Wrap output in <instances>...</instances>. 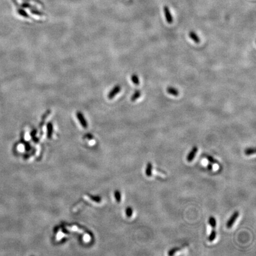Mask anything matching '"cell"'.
Here are the masks:
<instances>
[{
    "mask_svg": "<svg viewBox=\"0 0 256 256\" xmlns=\"http://www.w3.org/2000/svg\"><path fill=\"white\" fill-rule=\"evenodd\" d=\"M164 10V16L165 17V20L168 24H171L173 21V17L171 15V13L170 11V9L168 6H164L163 8Z\"/></svg>",
    "mask_w": 256,
    "mask_h": 256,
    "instance_id": "1",
    "label": "cell"
},
{
    "mask_svg": "<svg viewBox=\"0 0 256 256\" xmlns=\"http://www.w3.org/2000/svg\"><path fill=\"white\" fill-rule=\"evenodd\" d=\"M239 216V212L238 211H236L234 212V214L231 215V216L230 217L227 223H226V227L228 228H231L233 225L234 224L236 220L237 219V218Z\"/></svg>",
    "mask_w": 256,
    "mask_h": 256,
    "instance_id": "2",
    "label": "cell"
},
{
    "mask_svg": "<svg viewBox=\"0 0 256 256\" xmlns=\"http://www.w3.org/2000/svg\"><path fill=\"white\" fill-rule=\"evenodd\" d=\"M121 87L119 85H117L110 91V92L109 93L108 96H107L108 99L110 100H112L117 95V94H118L121 92Z\"/></svg>",
    "mask_w": 256,
    "mask_h": 256,
    "instance_id": "3",
    "label": "cell"
},
{
    "mask_svg": "<svg viewBox=\"0 0 256 256\" xmlns=\"http://www.w3.org/2000/svg\"><path fill=\"white\" fill-rule=\"evenodd\" d=\"M197 151H198V148H197V146L193 147L191 151L187 155V161H189V162L192 161V160L195 158V156L197 153Z\"/></svg>",
    "mask_w": 256,
    "mask_h": 256,
    "instance_id": "4",
    "label": "cell"
},
{
    "mask_svg": "<svg viewBox=\"0 0 256 256\" xmlns=\"http://www.w3.org/2000/svg\"><path fill=\"white\" fill-rule=\"evenodd\" d=\"M77 116L78 117V121H80V122L81 124L82 127L84 128H86L87 127V122L86 120L85 119V118H84L82 113L81 112H77Z\"/></svg>",
    "mask_w": 256,
    "mask_h": 256,
    "instance_id": "5",
    "label": "cell"
},
{
    "mask_svg": "<svg viewBox=\"0 0 256 256\" xmlns=\"http://www.w3.org/2000/svg\"><path fill=\"white\" fill-rule=\"evenodd\" d=\"M189 38L193 41H195L196 43H199L200 41V39L198 35L193 31H191L189 33Z\"/></svg>",
    "mask_w": 256,
    "mask_h": 256,
    "instance_id": "6",
    "label": "cell"
},
{
    "mask_svg": "<svg viewBox=\"0 0 256 256\" xmlns=\"http://www.w3.org/2000/svg\"><path fill=\"white\" fill-rule=\"evenodd\" d=\"M167 92L168 94L174 96H178L179 95V92L178 90L173 87H168L167 88Z\"/></svg>",
    "mask_w": 256,
    "mask_h": 256,
    "instance_id": "7",
    "label": "cell"
},
{
    "mask_svg": "<svg viewBox=\"0 0 256 256\" xmlns=\"http://www.w3.org/2000/svg\"><path fill=\"white\" fill-rule=\"evenodd\" d=\"M153 171V164L151 163H148L146 165V170H145V174L148 177H151L152 175Z\"/></svg>",
    "mask_w": 256,
    "mask_h": 256,
    "instance_id": "8",
    "label": "cell"
},
{
    "mask_svg": "<svg viewBox=\"0 0 256 256\" xmlns=\"http://www.w3.org/2000/svg\"><path fill=\"white\" fill-rule=\"evenodd\" d=\"M141 95V92L139 90H136L135 92L133 93V95L132 96L131 100L132 102H135L138 99H139Z\"/></svg>",
    "mask_w": 256,
    "mask_h": 256,
    "instance_id": "9",
    "label": "cell"
},
{
    "mask_svg": "<svg viewBox=\"0 0 256 256\" xmlns=\"http://www.w3.org/2000/svg\"><path fill=\"white\" fill-rule=\"evenodd\" d=\"M205 158L209 161V163H212V164H219V161H217L216 159H215L214 157H212L211 155H205Z\"/></svg>",
    "mask_w": 256,
    "mask_h": 256,
    "instance_id": "10",
    "label": "cell"
},
{
    "mask_svg": "<svg viewBox=\"0 0 256 256\" xmlns=\"http://www.w3.org/2000/svg\"><path fill=\"white\" fill-rule=\"evenodd\" d=\"M131 81L136 85H138L139 84V79L136 74H133L131 75Z\"/></svg>",
    "mask_w": 256,
    "mask_h": 256,
    "instance_id": "11",
    "label": "cell"
},
{
    "mask_svg": "<svg viewBox=\"0 0 256 256\" xmlns=\"http://www.w3.org/2000/svg\"><path fill=\"white\" fill-rule=\"evenodd\" d=\"M208 222H209V225L212 226V228H215V227H216V219H215V217L211 216L209 218Z\"/></svg>",
    "mask_w": 256,
    "mask_h": 256,
    "instance_id": "12",
    "label": "cell"
},
{
    "mask_svg": "<svg viewBox=\"0 0 256 256\" xmlns=\"http://www.w3.org/2000/svg\"><path fill=\"white\" fill-rule=\"evenodd\" d=\"M255 153H256V149L253 148H247L244 151V154L246 155H250L255 154Z\"/></svg>",
    "mask_w": 256,
    "mask_h": 256,
    "instance_id": "13",
    "label": "cell"
},
{
    "mask_svg": "<svg viewBox=\"0 0 256 256\" xmlns=\"http://www.w3.org/2000/svg\"><path fill=\"white\" fill-rule=\"evenodd\" d=\"M216 231H215L214 228H213V229L211 231V233L210 236H209V241L212 242V241H214L215 238H216Z\"/></svg>",
    "mask_w": 256,
    "mask_h": 256,
    "instance_id": "14",
    "label": "cell"
},
{
    "mask_svg": "<svg viewBox=\"0 0 256 256\" xmlns=\"http://www.w3.org/2000/svg\"><path fill=\"white\" fill-rule=\"evenodd\" d=\"M180 250V248L179 247H174L171 248V250H170L168 252V256H173L174 255L175 253H177V251H178Z\"/></svg>",
    "mask_w": 256,
    "mask_h": 256,
    "instance_id": "15",
    "label": "cell"
},
{
    "mask_svg": "<svg viewBox=\"0 0 256 256\" xmlns=\"http://www.w3.org/2000/svg\"><path fill=\"white\" fill-rule=\"evenodd\" d=\"M126 214L128 217H131L133 214V210L131 207H128L126 209Z\"/></svg>",
    "mask_w": 256,
    "mask_h": 256,
    "instance_id": "16",
    "label": "cell"
},
{
    "mask_svg": "<svg viewBox=\"0 0 256 256\" xmlns=\"http://www.w3.org/2000/svg\"><path fill=\"white\" fill-rule=\"evenodd\" d=\"M18 13H19V14L21 15V16H23V17H29V15L27 14V13H26V11L25 10H23V9H19L18 10Z\"/></svg>",
    "mask_w": 256,
    "mask_h": 256,
    "instance_id": "17",
    "label": "cell"
},
{
    "mask_svg": "<svg viewBox=\"0 0 256 256\" xmlns=\"http://www.w3.org/2000/svg\"><path fill=\"white\" fill-rule=\"evenodd\" d=\"M48 135L50 136L51 135L52 131H53V126L51 123H49L48 125Z\"/></svg>",
    "mask_w": 256,
    "mask_h": 256,
    "instance_id": "18",
    "label": "cell"
},
{
    "mask_svg": "<svg viewBox=\"0 0 256 256\" xmlns=\"http://www.w3.org/2000/svg\"><path fill=\"white\" fill-rule=\"evenodd\" d=\"M115 196H116V198L117 201L119 202L121 201V196L120 192H118V191L116 192V193H115Z\"/></svg>",
    "mask_w": 256,
    "mask_h": 256,
    "instance_id": "19",
    "label": "cell"
},
{
    "mask_svg": "<svg viewBox=\"0 0 256 256\" xmlns=\"http://www.w3.org/2000/svg\"><path fill=\"white\" fill-rule=\"evenodd\" d=\"M207 169L208 170H212V169H213V166H212V163H209V164L207 165Z\"/></svg>",
    "mask_w": 256,
    "mask_h": 256,
    "instance_id": "20",
    "label": "cell"
},
{
    "mask_svg": "<svg viewBox=\"0 0 256 256\" xmlns=\"http://www.w3.org/2000/svg\"><path fill=\"white\" fill-rule=\"evenodd\" d=\"M31 13L33 14H34L35 15H38V16H42L41 13L39 11H31Z\"/></svg>",
    "mask_w": 256,
    "mask_h": 256,
    "instance_id": "21",
    "label": "cell"
},
{
    "mask_svg": "<svg viewBox=\"0 0 256 256\" xmlns=\"http://www.w3.org/2000/svg\"><path fill=\"white\" fill-rule=\"evenodd\" d=\"M22 6L24 8H31V5L29 4H23L22 5Z\"/></svg>",
    "mask_w": 256,
    "mask_h": 256,
    "instance_id": "22",
    "label": "cell"
}]
</instances>
